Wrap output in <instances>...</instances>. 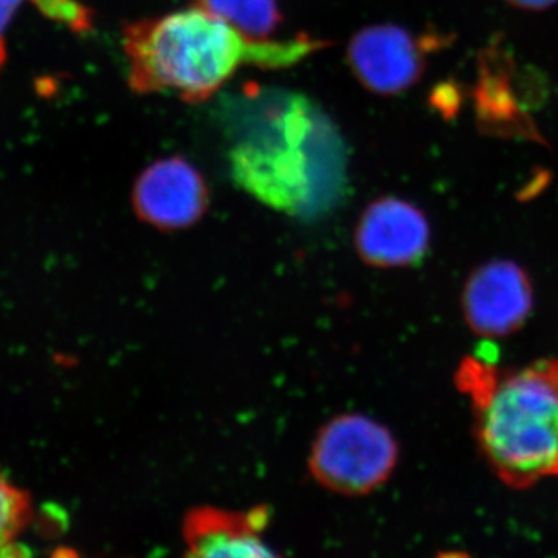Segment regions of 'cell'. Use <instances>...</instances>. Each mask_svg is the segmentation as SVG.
<instances>
[{
	"label": "cell",
	"instance_id": "10",
	"mask_svg": "<svg viewBox=\"0 0 558 558\" xmlns=\"http://www.w3.org/2000/svg\"><path fill=\"white\" fill-rule=\"evenodd\" d=\"M250 39L269 40L281 24L278 0H196Z\"/></svg>",
	"mask_w": 558,
	"mask_h": 558
},
{
	"label": "cell",
	"instance_id": "6",
	"mask_svg": "<svg viewBox=\"0 0 558 558\" xmlns=\"http://www.w3.org/2000/svg\"><path fill=\"white\" fill-rule=\"evenodd\" d=\"M355 245L371 266H411L428 250V220L410 202L385 197L363 213L355 230Z\"/></svg>",
	"mask_w": 558,
	"mask_h": 558
},
{
	"label": "cell",
	"instance_id": "11",
	"mask_svg": "<svg viewBox=\"0 0 558 558\" xmlns=\"http://www.w3.org/2000/svg\"><path fill=\"white\" fill-rule=\"evenodd\" d=\"M32 520V499L0 473V556L13 553Z\"/></svg>",
	"mask_w": 558,
	"mask_h": 558
},
{
	"label": "cell",
	"instance_id": "1",
	"mask_svg": "<svg viewBox=\"0 0 558 558\" xmlns=\"http://www.w3.org/2000/svg\"><path fill=\"white\" fill-rule=\"evenodd\" d=\"M216 117L231 179L267 207L314 220L347 197V143L306 95L247 86L223 95Z\"/></svg>",
	"mask_w": 558,
	"mask_h": 558
},
{
	"label": "cell",
	"instance_id": "12",
	"mask_svg": "<svg viewBox=\"0 0 558 558\" xmlns=\"http://www.w3.org/2000/svg\"><path fill=\"white\" fill-rule=\"evenodd\" d=\"M25 2H32V0H0V70L7 61V36H9L11 22Z\"/></svg>",
	"mask_w": 558,
	"mask_h": 558
},
{
	"label": "cell",
	"instance_id": "9",
	"mask_svg": "<svg viewBox=\"0 0 558 558\" xmlns=\"http://www.w3.org/2000/svg\"><path fill=\"white\" fill-rule=\"evenodd\" d=\"M269 521V510L248 512L218 508L190 510L183 521V539L190 556L196 557H271L260 537Z\"/></svg>",
	"mask_w": 558,
	"mask_h": 558
},
{
	"label": "cell",
	"instance_id": "13",
	"mask_svg": "<svg viewBox=\"0 0 558 558\" xmlns=\"http://www.w3.org/2000/svg\"><path fill=\"white\" fill-rule=\"evenodd\" d=\"M509 2L524 10H545L557 0H509Z\"/></svg>",
	"mask_w": 558,
	"mask_h": 558
},
{
	"label": "cell",
	"instance_id": "3",
	"mask_svg": "<svg viewBox=\"0 0 558 558\" xmlns=\"http://www.w3.org/2000/svg\"><path fill=\"white\" fill-rule=\"evenodd\" d=\"M484 453L509 483L558 475V362L476 380Z\"/></svg>",
	"mask_w": 558,
	"mask_h": 558
},
{
	"label": "cell",
	"instance_id": "7",
	"mask_svg": "<svg viewBox=\"0 0 558 558\" xmlns=\"http://www.w3.org/2000/svg\"><path fill=\"white\" fill-rule=\"evenodd\" d=\"M534 295L526 274L512 260H492L470 277L464 312L476 332L502 337L519 329L532 311Z\"/></svg>",
	"mask_w": 558,
	"mask_h": 558
},
{
	"label": "cell",
	"instance_id": "5",
	"mask_svg": "<svg viewBox=\"0 0 558 558\" xmlns=\"http://www.w3.org/2000/svg\"><path fill=\"white\" fill-rule=\"evenodd\" d=\"M132 204L140 220L160 230L194 226L207 213L204 175L182 157L157 160L138 175Z\"/></svg>",
	"mask_w": 558,
	"mask_h": 558
},
{
	"label": "cell",
	"instance_id": "8",
	"mask_svg": "<svg viewBox=\"0 0 558 558\" xmlns=\"http://www.w3.org/2000/svg\"><path fill=\"white\" fill-rule=\"evenodd\" d=\"M348 61L363 86L376 94L395 95L409 89L421 76L424 50L403 28L374 25L352 38Z\"/></svg>",
	"mask_w": 558,
	"mask_h": 558
},
{
	"label": "cell",
	"instance_id": "2",
	"mask_svg": "<svg viewBox=\"0 0 558 558\" xmlns=\"http://www.w3.org/2000/svg\"><path fill=\"white\" fill-rule=\"evenodd\" d=\"M123 44L132 89L175 94L189 102L215 97L242 64L277 68L312 50L311 40L250 39L197 5L126 25Z\"/></svg>",
	"mask_w": 558,
	"mask_h": 558
},
{
	"label": "cell",
	"instance_id": "4",
	"mask_svg": "<svg viewBox=\"0 0 558 558\" xmlns=\"http://www.w3.org/2000/svg\"><path fill=\"white\" fill-rule=\"evenodd\" d=\"M398 464V442L389 429L363 414L332 418L312 446V476L341 495H365L380 487Z\"/></svg>",
	"mask_w": 558,
	"mask_h": 558
}]
</instances>
